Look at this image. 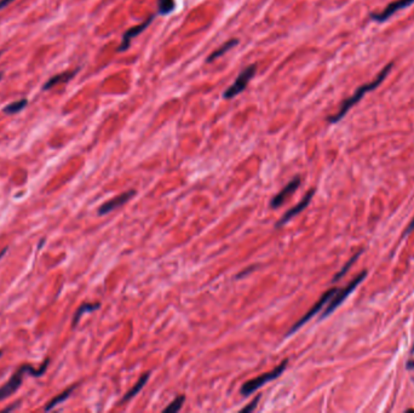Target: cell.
<instances>
[{"label": "cell", "instance_id": "6da1fadb", "mask_svg": "<svg viewBox=\"0 0 414 413\" xmlns=\"http://www.w3.org/2000/svg\"><path fill=\"white\" fill-rule=\"evenodd\" d=\"M391 69H392V63L387 64V66H385L384 68L382 69V72H380L379 74L377 75L376 79H374L373 82L367 83V84H364V85H362V86H360L359 89L355 91V93H354V95L351 96V97L346 98V100L344 101L343 105H341L340 108H339L338 113L335 114V115L330 116V118L327 119L328 123L336 124V123H338V121H340L341 119H343L344 116L346 115V113H348V111L350 110V109L353 108L354 106L356 105V103L360 102V101L362 100V97H363V96L366 95L367 92H371V91L376 90L378 86H380V85H382V83L384 82V80L387 79L388 75L390 74Z\"/></svg>", "mask_w": 414, "mask_h": 413}, {"label": "cell", "instance_id": "9a60e30c", "mask_svg": "<svg viewBox=\"0 0 414 413\" xmlns=\"http://www.w3.org/2000/svg\"><path fill=\"white\" fill-rule=\"evenodd\" d=\"M100 306H101L100 303H86V304L80 305L79 309L77 310L76 315H74V318H73V324H72L73 325V327L77 326L78 323H79L80 318H81L85 313H91V311L97 310Z\"/></svg>", "mask_w": 414, "mask_h": 413}, {"label": "cell", "instance_id": "d6986e66", "mask_svg": "<svg viewBox=\"0 0 414 413\" xmlns=\"http://www.w3.org/2000/svg\"><path fill=\"white\" fill-rule=\"evenodd\" d=\"M184 400H185V396L184 395L177 396L175 400H173L172 402H171L169 406L165 407L164 412H166V413H176V412H178L181 409H182L183 404H184Z\"/></svg>", "mask_w": 414, "mask_h": 413}, {"label": "cell", "instance_id": "484cf974", "mask_svg": "<svg viewBox=\"0 0 414 413\" xmlns=\"http://www.w3.org/2000/svg\"><path fill=\"white\" fill-rule=\"evenodd\" d=\"M407 368H410V370H412V368H414V361H408Z\"/></svg>", "mask_w": 414, "mask_h": 413}, {"label": "cell", "instance_id": "f1b7e54d", "mask_svg": "<svg viewBox=\"0 0 414 413\" xmlns=\"http://www.w3.org/2000/svg\"><path fill=\"white\" fill-rule=\"evenodd\" d=\"M1 77H2V74H1V73H0V80H1Z\"/></svg>", "mask_w": 414, "mask_h": 413}, {"label": "cell", "instance_id": "44dd1931", "mask_svg": "<svg viewBox=\"0 0 414 413\" xmlns=\"http://www.w3.org/2000/svg\"><path fill=\"white\" fill-rule=\"evenodd\" d=\"M259 399H260V394H259V395H257L256 399H253L252 401H251L250 405H247V406L244 407V409L241 410V412H252L253 410H256V407H257V404H258V401H259Z\"/></svg>", "mask_w": 414, "mask_h": 413}, {"label": "cell", "instance_id": "7c38bea8", "mask_svg": "<svg viewBox=\"0 0 414 413\" xmlns=\"http://www.w3.org/2000/svg\"><path fill=\"white\" fill-rule=\"evenodd\" d=\"M78 71H79V69H76V71H66V72L59 73V74L53 75V77H51L50 79L44 84L43 90H50V89H52L53 86H56V85L69 82L71 79H73L74 75L77 74Z\"/></svg>", "mask_w": 414, "mask_h": 413}, {"label": "cell", "instance_id": "5bb4252c", "mask_svg": "<svg viewBox=\"0 0 414 413\" xmlns=\"http://www.w3.org/2000/svg\"><path fill=\"white\" fill-rule=\"evenodd\" d=\"M77 386H78V384H74V385H72L71 388H68V389H67V390H64L62 394H59V395H57L56 397H53V399L51 400V401L49 402L48 405H46L45 409H44V410H45V411H51V410H52L53 407H56L57 405L62 404V402L64 401V400H67L69 396H71V394L73 393V390L77 388Z\"/></svg>", "mask_w": 414, "mask_h": 413}, {"label": "cell", "instance_id": "2e32d148", "mask_svg": "<svg viewBox=\"0 0 414 413\" xmlns=\"http://www.w3.org/2000/svg\"><path fill=\"white\" fill-rule=\"evenodd\" d=\"M237 43H239V40H237V39H232V40H228L227 43H224L223 45L221 46V48L217 49L214 53H212L211 55H209L208 58H207V62H212V61H214L216 58H218V57L223 56V55L226 54L227 51H229L230 49H232L233 46L236 45Z\"/></svg>", "mask_w": 414, "mask_h": 413}, {"label": "cell", "instance_id": "30bf717a", "mask_svg": "<svg viewBox=\"0 0 414 413\" xmlns=\"http://www.w3.org/2000/svg\"><path fill=\"white\" fill-rule=\"evenodd\" d=\"M153 20H154V16H151L148 18V20H146L143 23H141V25L134 26V27H132V28H130V29L126 30V32L124 33V35H123V41H121L120 46L118 48L119 53H123V51L128 50V49L130 48V45H131L132 39H133L134 36L138 35L139 33L143 32V30L146 29V28L148 27L149 25H151Z\"/></svg>", "mask_w": 414, "mask_h": 413}, {"label": "cell", "instance_id": "ba28073f", "mask_svg": "<svg viewBox=\"0 0 414 413\" xmlns=\"http://www.w3.org/2000/svg\"><path fill=\"white\" fill-rule=\"evenodd\" d=\"M301 182H302L301 177H299V176H296V177L289 182L286 187H284L283 191H281L280 193H278L273 199H271L270 206L273 207V209H278V207H280L281 205L286 201V199L288 198V196H291L292 194H293L294 192L299 188Z\"/></svg>", "mask_w": 414, "mask_h": 413}, {"label": "cell", "instance_id": "3957f363", "mask_svg": "<svg viewBox=\"0 0 414 413\" xmlns=\"http://www.w3.org/2000/svg\"><path fill=\"white\" fill-rule=\"evenodd\" d=\"M287 363H288V360H285L283 362L280 363V365L278 366L276 368H274L273 371H270V372H266L264 373V375L259 376V377L257 378H253L251 379V381L246 382L244 385L241 386V394L244 396L246 395H250V394L255 393L256 390H258L259 388H262L264 384H266L268 382L270 381H274L275 378H278L279 376L281 375V373L284 372V370L286 368Z\"/></svg>", "mask_w": 414, "mask_h": 413}, {"label": "cell", "instance_id": "e0dca14e", "mask_svg": "<svg viewBox=\"0 0 414 413\" xmlns=\"http://www.w3.org/2000/svg\"><path fill=\"white\" fill-rule=\"evenodd\" d=\"M27 105H28V100L22 98V100L15 101V102L10 103V105L5 106L2 110H4V113H6V114H16V113H19V111L23 110V109L27 107Z\"/></svg>", "mask_w": 414, "mask_h": 413}, {"label": "cell", "instance_id": "52a82bcc", "mask_svg": "<svg viewBox=\"0 0 414 413\" xmlns=\"http://www.w3.org/2000/svg\"><path fill=\"white\" fill-rule=\"evenodd\" d=\"M412 4H414V0H395V1L390 2L383 11L378 12V14L377 12H372V14L369 15V17L373 21H376V22H385V21L389 20L392 15H395L396 12L411 6Z\"/></svg>", "mask_w": 414, "mask_h": 413}, {"label": "cell", "instance_id": "5b68a950", "mask_svg": "<svg viewBox=\"0 0 414 413\" xmlns=\"http://www.w3.org/2000/svg\"><path fill=\"white\" fill-rule=\"evenodd\" d=\"M256 71H257V66H256V64H251V66L246 67L244 71L237 75L234 84L228 87L226 92L223 93V97L226 98V100H232L235 96L240 95V93L246 89V86H247L248 83L251 82L253 75L256 74Z\"/></svg>", "mask_w": 414, "mask_h": 413}, {"label": "cell", "instance_id": "8fae6325", "mask_svg": "<svg viewBox=\"0 0 414 413\" xmlns=\"http://www.w3.org/2000/svg\"><path fill=\"white\" fill-rule=\"evenodd\" d=\"M314 194H315V191H314V189H311V191L308 192L307 195H305L304 198L302 199V201L299 202V204H297L296 206H294V207H292V209H289L288 211H287L286 214H285V215L283 216V217H281V220H279L278 223H276L275 227H276V228L281 227V225H284L285 223L288 222V220H291V218H293L294 216H297V215L301 214V212L303 211V210H304L305 207H307L308 205L310 204V201H311V199H312V196H314Z\"/></svg>", "mask_w": 414, "mask_h": 413}, {"label": "cell", "instance_id": "603a6c76", "mask_svg": "<svg viewBox=\"0 0 414 413\" xmlns=\"http://www.w3.org/2000/svg\"><path fill=\"white\" fill-rule=\"evenodd\" d=\"M16 407H19V402H14V405H11L10 407H6V409L4 410V412H10V411H12V410L16 409Z\"/></svg>", "mask_w": 414, "mask_h": 413}, {"label": "cell", "instance_id": "4dcf8cb0", "mask_svg": "<svg viewBox=\"0 0 414 413\" xmlns=\"http://www.w3.org/2000/svg\"><path fill=\"white\" fill-rule=\"evenodd\" d=\"M412 353L414 354V347H413V349H412Z\"/></svg>", "mask_w": 414, "mask_h": 413}, {"label": "cell", "instance_id": "4316f807", "mask_svg": "<svg viewBox=\"0 0 414 413\" xmlns=\"http://www.w3.org/2000/svg\"><path fill=\"white\" fill-rule=\"evenodd\" d=\"M7 250H9V248H4V250H2L1 252H0V259H1V257H2V256H4V254H5V253H6V252H7Z\"/></svg>", "mask_w": 414, "mask_h": 413}, {"label": "cell", "instance_id": "f546056e", "mask_svg": "<svg viewBox=\"0 0 414 413\" xmlns=\"http://www.w3.org/2000/svg\"><path fill=\"white\" fill-rule=\"evenodd\" d=\"M2 53H4V51H0V56H1V55H2Z\"/></svg>", "mask_w": 414, "mask_h": 413}, {"label": "cell", "instance_id": "ffe728a7", "mask_svg": "<svg viewBox=\"0 0 414 413\" xmlns=\"http://www.w3.org/2000/svg\"><path fill=\"white\" fill-rule=\"evenodd\" d=\"M361 253H362V251H360V252H358V253H356V254H355V256H354V257H353V258H351V259H350V261H349V262H348V263H346V264H345V266H344V267H343V269H341V270H340V272H339V273H338V274H337V275H336V276H335V279H333V281H337V280H339V279H340V277H341V276H343V275H344V274H345V273H346V272H348V270H349V268H350V267H351V266H353V264H354V263H355V262H356V259H358V258H359V256H360V254H361Z\"/></svg>", "mask_w": 414, "mask_h": 413}, {"label": "cell", "instance_id": "d4e9b609", "mask_svg": "<svg viewBox=\"0 0 414 413\" xmlns=\"http://www.w3.org/2000/svg\"><path fill=\"white\" fill-rule=\"evenodd\" d=\"M253 269H255V268H253V267H251V269L244 270V272H242V273H240V274H239V275H237V276H236V277H241V276H244V275H246V274H248V273H250V272H252V270H253Z\"/></svg>", "mask_w": 414, "mask_h": 413}, {"label": "cell", "instance_id": "83f0119b", "mask_svg": "<svg viewBox=\"0 0 414 413\" xmlns=\"http://www.w3.org/2000/svg\"><path fill=\"white\" fill-rule=\"evenodd\" d=\"M1 355H2V352H1V350H0V358H1Z\"/></svg>", "mask_w": 414, "mask_h": 413}, {"label": "cell", "instance_id": "cb8c5ba5", "mask_svg": "<svg viewBox=\"0 0 414 413\" xmlns=\"http://www.w3.org/2000/svg\"><path fill=\"white\" fill-rule=\"evenodd\" d=\"M414 229V220H412V222H411V224L408 225V228H407V230H406V235H407V234H410L411 232H412V230Z\"/></svg>", "mask_w": 414, "mask_h": 413}, {"label": "cell", "instance_id": "ac0fdd59", "mask_svg": "<svg viewBox=\"0 0 414 413\" xmlns=\"http://www.w3.org/2000/svg\"><path fill=\"white\" fill-rule=\"evenodd\" d=\"M175 0H159L157 1V12L160 15H167L175 10Z\"/></svg>", "mask_w": 414, "mask_h": 413}, {"label": "cell", "instance_id": "7a4b0ae2", "mask_svg": "<svg viewBox=\"0 0 414 413\" xmlns=\"http://www.w3.org/2000/svg\"><path fill=\"white\" fill-rule=\"evenodd\" d=\"M49 362H50V359L45 360V362L39 368H34L30 365H22L21 367H19V370L12 375V377L0 388V401L5 400L6 397L11 396L12 394H15L19 390V388L23 382V376H25L26 373L33 376V377H41V376L45 373V371L48 370Z\"/></svg>", "mask_w": 414, "mask_h": 413}, {"label": "cell", "instance_id": "7402d4cb", "mask_svg": "<svg viewBox=\"0 0 414 413\" xmlns=\"http://www.w3.org/2000/svg\"><path fill=\"white\" fill-rule=\"evenodd\" d=\"M12 1H15V0H0V10L4 9V7H6L7 5L11 4Z\"/></svg>", "mask_w": 414, "mask_h": 413}, {"label": "cell", "instance_id": "8992f818", "mask_svg": "<svg viewBox=\"0 0 414 413\" xmlns=\"http://www.w3.org/2000/svg\"><path fill=\"white\" fill-rule=\"evenodd\" d=\"M338 291V288H336V287H333V288H331V290H328L327 292H325L323 293V296L322 297L320 298V301L319 302L316 303V304H315L314 306H312L311 309H310L309 311H308L307 314H305L304 316H303V318L301 319V320L298 321V323H296L293 325V326H292V329L289 330L288 331V333H287V336H288V334H291V333H293V332H296V331H298L299 329H301V327L303 326V325L304 324H307L308 321L310 320V319L312 318V316H315L316 315L317 313H319V311L321 310V309L323 308V306H325V304L326 303L328 302V301H331V298L333 297V296L336 295V292H337Z\"/></svg>", "mask_w": 414, "mask_h": 413}, {"label": "cell", "instance_id": "9c48e42d", "mask_svg": "<svg viewBox=\"0 0 414 413\" xmlns=\"http://www.w3.org/2000/svg\"><path fill=\"white\" fill-rule=\"evenodd\" d=\"M134 194H136V192H134L133 189H131V191L125 192V193L120 194V195L115 196V198L108 200L107 202L101 205V207L98 209V215H107L109 214V212L114 211L115 209H118V207L123 206V205L126 204L131 198H133Z\"/></svg>", "mask_w": 414, "mask_h": 413}, {"label": "cell", "instance_id": "277c9868", "mask_svg": "<svg viewBox=\"0 0 414 413\" xmlns=\"http://www.w3.org/2000/svg\"><path fill=\"white\" fill-rule=\"evenodd\" d=\"M366 276H367V272H366V270H363V272H362L360 275H358V276H356L355 279H354L353 281H351L350 284L348 285V286L341 288V290H338L337 292H336V295L333 296L332 298H331L330 304L326 306L325 311H323V314H322V316H321V318H322V319L327 318V316L330 315L331 313H333V311H335L336 309H337L338 306L346 300V297H348V296L350 295V293L353 292V291L355 290V288L358 287L362 281H363V279Z\"/></svg>", "mask_w": 414, "mask_h": 413}, {"label": "cell", "instance_id": "4fadbf2b", "mask_svg": "<svg viewBox=\"0 0 414 413\" xmlns=\"http://www.w3.org/2000/svg\"><path fill=\"white\" fill-rule=\"evenodd\" d=\"M149 376H151L149 373H144V375L138 379V382H137V383L134 384L133 386H132V389H130V390H129L128 393L125 394V396L121 399L120 404H124V402H126V401H129V400L133 399V397L136 396L137 394H139V391H141L142 389H143V386L146 385L147 381L149 379Z\"/></svg>", "mask_w": 414, "mask_h": 413}]
</instances>
